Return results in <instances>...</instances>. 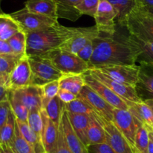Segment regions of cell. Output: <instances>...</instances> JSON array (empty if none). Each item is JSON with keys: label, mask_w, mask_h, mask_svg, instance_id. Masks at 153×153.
Listing matches in <instances>:
<instances>
[{"label": "cell", "mask_w": 153, "mask_h": 153, "mask_svg": "<svg viewBox=\"0 0 153 153\" xmlns=\"http://www.w3.org/2000/svg\"><path fill=\"white\" fill-rule=\"evenodd\" d=\"M128 110L132 115L148 129H153V115L150 106L144 101L131 103Z\"/></svg>", "instance_id": "obj_23"}, {"label": "cell", "mask_w": 153, "mask_h": 153, "mask_svg": "<svg viewBox=\"0 0 153 153\" xmlns=\"http://www.w3.org/2000/svg\"><path fill=\"white\" fill-rule=\"evenodd\" d=\"M123 26L134 37L153 40V14L139 4L128 15Z\"/></svg>", "instance_id": "obj_4"}, {"label": "cell", "mask_w": 153, "mask_h": 153, "mask_svg": "<svg viewBox=\"0 0 153 153\" xmlns=\"http://www.w3.org/2000/svg\"><path fill=\"white\" fill-rule=\"evenodd\" d=\"M9 101H10L12 112H13L16 119L21 122H27L28 113H29V110H28V108L25 105L22 104V103L18 101L16 99L13 98L10 96H9Z\"/></svg>", "instance_id": "obj_39"}, {"label": "cell", "mask_w": 153, "mask_h": 153, "mask_svg": "<svg viewBox=\"0 0 153 153\" xmlns=\"http://www.w3.org/2000/svg\"><path fill=\"white\" fill-rule=\"evenodd\" d=\"M10 110L11 108H10L9 98L0 103V131L7 121Z\"/></svg>", "instance_id": "obj_43"}, {"label": "cell", "mask_w": 153, "mask_h": 153, "mask_svg": "<svg viewBox=\"0 0 153 153\" xmlns=\"http://www.w3.org/2000/svg\"><path fill=\"white\" fill-rule=\"evenodd\" d=\"M25 33L46 29L58 24V20L32 13L25 8L10 14Z\"/></svg>", "instance_id": "obj_6"}, {"label": "cell", "mask_w": 153, "mask_h": 153, "mask_svg": "<svg viewBox=\"0 0 153 153\" xmlns=\"http://www.w3.org/2000/svg\"><path fill=\"white\" fill-rule=\"evenodd\" d=\"M112 122L119 129L134 148V137L137 129L142 124L128 110L118 108L114 109Z\"/></svg>", "instance_id": "obj_10"}, {"label": "cell", "mask_w": 153, "mask_h": 153, "mask_svg": "<svg viewBox=\"0 0 153 153\" xmlns=\"http://www.w3.org/2000/svg\"><path fill=\"white\" fill-rule=\"evenodd\" d=\"M94 43V54L88 62L91 68L110 64H134L140 53L134 37L129 32H120L117 28L112 33L100 32Z\"/></svg>", "instance_id": "obj_1"}, {"label": "cell", "mask_w": 153, "mask_h": 153, "mask_svg": "<svg viewBox=\"0 0 153 153\" xmlns=\"http://www.w3.org/2000/svg\"><path fill=\"white\" fill-rule=\"evenodd\" d=\"M144 101L146 102V103L149 106H150L151 110H152V115H153V98L147 99V100H145Z\"/></svg>", "instance_id": "obj_52"}, {"label": "cell", "mask_w": 153, "mask_h": 153, "mask_svg": "<svg viewBox=\"0 0 153 153\" xmlns=\"http://www.w3.org/2000/svg\"><path fill=\"white\" fill-rule=\"evenodd\" d=\"M54 153H73L67 146L66 142L65 137H64L63 129L61 128V124L59 126V132H58V143H57L56 149Z\"/></svg>", "instance_id": "obj_42"}, {"label": "cell", "mask_w": 153, "mask_h": 153, "mask_svg": "<svg viewBox=\"0 0 153 153\" xmlns=\"http://www.w3.org/2000/svg\"><path fill=\"white\" fill-rule=\"evenodd\" d=\"M114 80L136 88L138 82L139 65L110 64L95 68Z\"/></svg>", "instance_id": "obj_8"}, {"label": "cell", "mask_w": 153, "mask_h": 153, "mask_svg": "<svg viewBox=\"0 0 153 153\" xmlns=\"http://www.w3.org/2000/svg\"><path fill=\"white\" fill-rule=\"evenodd\" d=\"M22 30L20 26L10 14L0 12V39L7 40L17 32Z\"/></svg>", "instance_id": "obj_28"}, {"label": "cell", "mask_w": 153, "mask_h": 153, "mask_svg": "<svg viewBox=\"0 0 153 153\" xmlns=\"http://www.w3.org/2000/svg\"><path fill=\"white\" fill-rule=\"evenodd\" d=\"M16 122L14 114L10 110L5 124L0 131V145H10L16 130Z\"/></svg>", "instance_id": "obj_30"}, {"label": "cell", "mask_w": 153, "mask_h": 153, "mask_svg": "<svg viewBox=\"0 0 153 153\" xmlns=\"http://www.w3.org/2000/svg\"><path fill=\"white\" fill-rule=\"evenodd\" d=\"M139 5L142 7L153 8V0H137Z\"/></svg>", "instance_id": "obj_49"}, {"label": "cell", "mask_w": 153, "mask_h": 153, "mask_svg": "<svg viewBox=\"0 0 153 153\" xmlns=\"http://www.w3.org/2000/svg\"><path fill=\"white\" fill-rule=\"evenodd\" d=\"M9 96L25 105L28 110L43 109V93L40 86L33 85L10 90Z\"/></svg>", "instance_id": "obj_12"}, {"label": "cell", "mask_w": 153, "mask_h": 153, "mask_svg": "<svg viewBox=\"0 0 153 153\" xmlns=\"http://www.w3.org/2000/svg\"><path fill=\"white\" fill-rule=\"evenodd\" d=\"M41 110H33L29 111L27 122L31 128L35 132L36 134L42 140L44 123Z\"/></svg>", "instance_id": "obj_35"}, {"label": "cell", "mask_w": 153, "mask_h": 153, "mask_svg": "<svg viewBox=\"0 0 153 153\" xmlns=\"http://www.w3.org/2000/svg\"><path fill=\"white\" fill-rule=\"evenodd\" d=\"M21 57L15 54L0 55V74L9 76Z\"/></svg>", "instance_id": "obj_37"}, {"label": "cell", "mask_w": 153, "mask_h": 153, "mask_svg": "<svg viewBox=\"0 0 153 153\" xmlns=\"http://www.w3.org/2000/svg\"><path fill=\"white\" fill-rule=\"evenodd\" d=\"M117 12V22L123 26L126 20L131 12L138 5L137 0H108Z\"/></svg>", "instance_id": "obj_26"}, {"label": "cell", "mask_w": 153, "mask_h": 153, "mask_svg": "<svg viewBox=\"0 0 153 153\" xmlns=\"http://www.w3.org/2000/svg\"><path fill=\"white\" fill-rule=\"evenodd\" d=\"M3 54H14L7 40L0 39V55Z\"/></svg>", "instance_id": "obj_46"}, {"label": "cell", "mask_w": 153, "mask_h": 153, "mask_svg": "<svg viewBox=\"0 0 153 153\" xmlns=\"http://www.w3.org/2000/svg\"><path fill=\"white\" fill-rule=\"evenodd\" d=\"M67 112L73 130L78 135V136L80 138L81 140L83 142V143L88 148L89 144H88L87 134H88V128L89 127L90 121H91V117L87 115H84V114L73 113L68 111Z\"/></svg>", "instance_id": "obj_22"}, {"label": "cell", "mask_w": 153, "mask_h": 153, "mask_svg": "<svg viewBox=\"0 0 153 153\" xmlns=\"http://www.w3.org/2000/svg\"><path fill=\"white\" fill-rule=\"evenodd\" d=\"M88 149H89V153H115L113 148L107 142L90 146Z\"/></svg>", "instance_id": "obj_44"}, {"label": "cell", "mask_w": 153, "mask_h": 153, "mask_svg": "<svg viewBox=\"0 0 153 153\" xmlns=\"http://www.w3.org/2000/svg\"><path fill=\"white\" fill-rule=\"evenodd\" d=\"M58 4V18L76 21L82 15L76 9V5L81 0H55Z\"/></svg>", "instance_id": "obj_27"}, {"label": "cell", "mask_w": 153, "mask_h": 153, "mask_svg": "<svg viewBox=\"0 0 153 153\" xmlns=\"http://www.w3.org/2000/svg\"><path fill=\"white\" fill-rule=\"evenodd\" d=\"M41 113L44 123L43 137H42L43 146L47 153H54L56 149L57 143H58L59 126L57 125L47 116L43 109L41 110Z\"/></svg>", "instance_id": "obj_19"}, {"label": "cell", "mask_w": 153, "mask_h": 153, "mask_svg": "<svg viewBox=\"0 0 153 153\" xmlns=\"http://www.w3.org/2000/svg\"><path fill=\"white\" fill-rule=\"evenodd\" d=\"M143 8L145 9V10H147L148 12H149V13H151L152 14H153V8H149V7H143Z\"/></svg>", "instance_id": "obj_53"}, {"label": "cell", "mask_w": 153, "mask_h": 153, "mask_svg": "<svg viewBox=\"0 0 153 153\" xmlns=\"http://www.w3.org/2000/svg\"><path fill=\"white\" fill-rule=\"evenodd\" d=\"M16 124L18 126L21 134L31 144L34 148L35 153H46L42 140L36 134L35 132L28 125V122H21L16 118Z\"/></svg>", "instance_id": "obj_25"}, {"label": "cell", "mask_w": 153, "mask_h": 153, "mask_svg": "<svg viewBox=\"0 0 153 153\" xmlns=\"http://www.w3.org/2000/svg\"><path fill=\"white\" fill-rule=\"evenodd\" d=\"M64 105L65 104L63 103L61 99L56 96L49 100L43 106V110L52 122H54L58 126H60L64 110Z\"/></svg>", "instance_id": "obj_29"}, {"label": "cell", "mask_w": 153, "mask_h": 153, "mask_svg": "<svg viewBox=\"0 0 153 153\" xmlns=\"http://www.w3.org/2000/svg\"><path fill=\"white\" fill-rule=\"evenodd\" d=\"M102 125L105 131L107 142L115 153H135L132 146L112 122L105 120Z\"/></svg>", "instance_id": "obj_16"}, {"label": "cell", "mask_w": 153, "mask_h": 153, "mask_svg": "<svg viewBox=\"0 0 153 153\" xmlns=\"http://www.w3.org/2000/svg\"><path fill=\"white\" fill-rule=\"evenodd\" d=\"M58 81H59L60 88L68 90L77 96L85 85L84 74H63Z\"/></svg>", "instance_id": "obj_24"}, {"label": "cell", "mask_w": 153, "mask_h": 153, "mask_svg": "<svg viewBox=\"0 0 153 153\" xmlns=\"http://www.w3.org/2000/svg\"><path fill=\"white\" fill-rule=\"evenodd\" d=\"M100 0H81L76 9L81 15H88L94 17Z\"/></svg>", "instance_id": "obj_40"}, {"label": "cell", "mask_w": 153, "mask_h": 153, "mask_svg": "<svg viewBox=\"0 0 153 153\" xmlns=\"http://www.w3.org/2000/svg\"><path fill=\"white\" fill-rule=\"evenodd\" d=\"M42 56L50 60L63 74H85L91 68L89 64L79 58L76 54L61 48L49 51Z\"/></svg>", "instance_id": "obj_3"}, {"label": "cell", "mask_w": 153, "mask_h": 153, "mask_svg": "<svg viewBox=\"0 0 153 153\" xmlns=\"http://www.w3.org/2000/svg\"><path fill=\"white\" fill-rule=\"evenodd\" d=\"M46 153H47V152H46Z\"/></svg>", "instance_id": "obj_55"}, {"label": "cell", "mask_w": 153, "mask_h": 153, "mask_svg": "<svg viewBox=\"0 0 153 153\" xmlns=\"http://www.w3.org/2000/svg\"><path fill=\"white\" fill-rule=\"evenodd\" d=\"M43 93V106L53 98L58 95V93L60 90L59 81L57 80L50 81L40 86Z\"/></svg>", "instance_id": "obj_38"}, {"label": "cell", "mask_w": 153, "mask_h": 153, "mask_svg": "<svg viewBox=\"0 0 153 153\" xmlns=\"http://www.w3.org/2000/svg\"><path fill=\"white\" fill-rule=\"evenodd\" d=\"M15 55H26L27 34L23 30L17 32L7 40Z\"/></svg>", "instance_id": "obj_31"}, {"label": "cell", "mask_w": 153, "mask_h": 153, "mask_svg": "<svg viewBox=\"0 0 153 153\" xmlns=\"http://www.w3.org/2000/svg\"><path fill=\"white\" fill-rule=\"evenodd\" d=\"M33 74V85L42 86L50 81L59 80L63 74L54 65L52 62L43 56H28Z\"/></svg>", "instance_id": "obj_5"}, {"label": "cell", "mask_w": 153, "mask_h": 153, "mask_svg": "<svg viewBox=\"0 0 153 153\" xmlns=\"http://www.w3.org/2000/svg\"><path fill=\"white\" fill-rule=\"evenodd\" d=\"M85 84L89 86L92 89H94L98 94H100L105 100L110 104L112 106L118 109L128 110L129 105L125 100L115 94L110 88L103 84L98 80L94 78L92 75L90 74L88 71L85 74Z\"/></svg>", "instance_id": "obj_15"}, {"label": "cell", "mask_w": 153, "mask_h": 153, "mask_svg": "<svg viewBox=\"0 0 153 153\" xmlns=\"http://www.w3.org/2000/svg\"><path fill=\"white\" fill-rule=\"evenodd\" d=\"M77 98L85 100L94 109V110L102 119L108 122L113 120V111L114 107L105 100L89 86L85 84Z\"/></svg>", "instance_id": "obj_11"}, {"label": "cell", "mask_w": 153, "mask_h": 153, "mask_svg": "<svg viewBox=\"0 0 153 153\" xmlns=\"http://www.w3.org/2000/svg\"><path fill=\"white\" fill-rule=\"evenodd\" d=\"M133 36V35H132ZM140 48V53L137 62L153 64V40L141 39L133 36Z\"/></svg>", "instance_id": "obj_34"}, {"label": "cell", "mask_w": 153, "mask_h": 153, "mask_svg": "<svg viewBox=\"0 0 153 153\" xmlns=\"http://www.w3.org/2000/svg\"><path fill=\"white\" fill-rule=\"evenodd\" d=\"M25 8L32 13L58 20V4L55 0H28Z\"/></svg>", "instance_id": "obj_20"}, {"label": "cell", "mask_w": 153, "mask_h": 153, "mask_svg": "<svg viewBox=\"0 0 153 153\" xmlns=\"http://www.w3.org/2000/svg\"><path fill=\"white\" fill-rule=\"evenodd\" d=\"M149 142V129L143 124L138 128L134 141V151L135 153H148Z\"/></svg>", "instance_id": "obj_32"}, {"label": "cell", "mask_w": 153, "mask_h": 153, "mask_svg": "<svg viewBox=\"0 0 153 153\" xmlns=\"http://www.w3.org/2000/svg\"><path fill=\"white\" fill-rule=\"evenodd\" d=\"M0 153H17L10 145H0Z\"/></svg>", "instance_id": "obj_48"}, {"label": "cell", "mask_w": 153, "mask_h": 153, "mask_svg": "<svg viewBox=\"0 0 153 153\" xmlns=\"http://www.w3.org/2000/svg\"><path fill=\"white\" fill-rule=\"evenodd\" d=\"M117 12L108 0H100L94 16L96 26L100 32L112 33L117 29Z\"/></svg>", "instance_id": "obj_14"}, {"label": "cell", "mask_w": 153, "mask_h": 153, "mask_svg": "<svg viewBox=\"0 0 153 153\" xmlns=\"http://www.w3.org/2000/svg\"><path fill=\"white\" fill-rule=\"evenodd\" d=\"M66 110L70 112L77 114H84L90 117L94 116H99L92 107L88 104H87L85 100L82 99L77 98L73 100L69 104H65L64 105Z\"/></svg>", "instance_id": "obj_33"}, {"label": "cell", "mask_w": 153, "mask_h": 153, "mask_svg": "<svg viewBox=\"0 0 153 153\" xmlns=\"http://www.w3.org/2000/svg\"><path fill=\"white\" fill-rule=\"evenodd\" d=\"M136 90L143 100L153 98V64L140 62Z\"/></svg>", "instance_id": "obj_17"}, {"label": "cell", "mask_w": 153, "mask_h": 153, "mask_svg": "<svg viewBox=\"0 0 153 153\" xmlns=\"http://www.w3.org/2000/svg\"><path fill=\"white\" fill-rule=\"evenodd\" d=\"M73 27H67L60 23L46 29L26 33V55L42 56L58 49L70 38Z\"/></svg>", "instance_id": "obj_2"}, {"label": "cell", "mask_w": 153, "mask_h": 153, "mask_svg": "<svg viewBox=\"0 0 153 153\" xmlns=\"http://www.w3.org/2000/svg\"><path fill=\"white\" fill-rule=\"evenodd\" d=\"M10 146L17 153H35L32 146L22 136L16 124L15 135Z\"/></svg>", "instance_id": "obj_36"}, {"label": "cell", "mask_w": 153, "mask_h": 153, "mask_svg": "<svg viewBox=\"0 0 153 153\" xmlns=\"http://www.w3.org/2000/svg\"><path fill=\"white\" fill-rule=\"evenodd\" d=\"M99 34L100 31L96 25L91 27H73L70 38L60 48L77 55L88 42L94 40Z\"/></svg>", "instance_id": "obj_9"}, {"label": "cell", "mask_w": 153, "mask_h": 153, "mask_svg": "<svg viewBox=\"0 0 153 153\" xmlns=\"http://www.w3.org/2000/svg\"><path fill=\"white\" fill-rule=\"evenodd\" d=\"M61 126L63 129L67 146L72 152L89 153V149L88 147L83 143V142L81 140L80 138L78 136V135L73 130L65 107H64L62 117H61Z\"/></svg>", "instance_id": "obj_18"}, {"label": "cell", "mask_w": 153, "mask_h": 153, "mask_svg": "<svg viewBox=\"0 0 153 153\" xmlns=\"http://www.w3.org/2000/svg\"><path fill=\"white\" fill-rule=\"evenodd\" d=\"M57 96L64 104H69L77 98V95L76 94H73V92L68 91V90L64 89V88H60Z\"/></svg>", "instance_id": "obj_45"}, {"label": "cell", "mask_w": 153, "mask_h": 153, "mask_svg": "<svg viewBox=\"0 0 153 153\" xmlns=\"http://www.w3.org/2000/svg\"><path fill=\"white\" fill-rule=\"evenodd\" d=\"M10 89L7 86L0 85V103L9 98Z\"/></svg>", "instance_id": "obj_47"}, {"label": "cell", "mask_w": 153, "mask_h": 153, "mask_svg": "<svg viewBox=\"0 0 153 153\" xmlns=\"http://www.w3.org/2000/svg\"><path fill=\"white\" fill-rule=\"evenodd\" d=\"M33 74L29 59L27 55H24L18 61L15 67L9 74L8 86L10 90L23 88L32 83Z\"/></svg>", "instance_id": "obj_13"}, {"label": "cell", "mask_w": 153, "mask_h": 153, "mask_svg": "<svg viewBox=\"0 0 153 153\" xmlns=\"http://www.w3.org/2000/svg\"><path fill=\"white\" fill-rule=\"evenodd\" d=\"M1 0H0V3H1Z\"/></svg>", "instance_id": "obj_54"}, {"label": "cell", "mask_w": 153, "mask_h": 153, "mask_svg": "<svg viewBox=\"0 0 153 153\" xmlns=\"http://www.w3.org/2000/svg\"><path fill=\"white\" fill-rule=\"evenodd\" d=\"M8 79L9 76L0 74V85L7 87V86H8Z\"/></svg>", "instance_id": "obj_50"}, {"label": "cell", "mask_w": 153, "mask_h": 153, "mask_svg": "<svg viewBox=\"0 0 153 153\" xmlns=\"http://www.w3.org/2000/svg\"><path fill=\"white\" fill-rule=\"evenodd\" d=\"M103 121L105 120L99 116L91 117V121L87 134L89 146L107 142L105 131L102 125Z\"/></svg>", "instance_id": "obj_21"}, {"label": "cell", "mask_w": 153, "mask_h": 153, "mask_svg": "<svg viewBox=\"0 0 153 153\" xmlns=\"http://www.w3.org/2000/svg\"><path fill=\"white\" fill-rule=\"evenodd\" d=\"M88 72L94 78L107 86L115 94L125 100L128 105L131 104V103L140 102L143 100L139 97L136 88L134 87L114 80L108 76L107 75L102 73L95 68H91L88 70Z\"/></svg>", "instance_id": "obj_7"}, {"label": "cell", "mask_w": 153, "mask_h": 153, "mask_svg": "<svg viewBox=\"0 0 153 153\" xmlns=\"http://www.w3.org/2000/svg\"><path fill=\"white\" fill-rule=\"evenodd\" d=\"M94 40H91L88 42L80 51L77 53V56L82 60H84L86 62H89L91 59L94 54Z\"/></svg>", "instance_id": "obj_41"}, {"label": "cell", "mask_w": 153, "mask_h": 153, "mask_svg": "<svg viewBox=\"0 0 153 153\" xmlns=\"http://www.w3.org/2000/svg\"><path fill=\"white\" fill-rule=\"evenodd\" d=\"M148 153H153V136L149 133V147H148Z\"/></svg>", "instance_id": "obj_51"}]
</instances>
